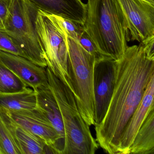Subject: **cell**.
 Masks as SVG:
<instances>
[{
    "label": "cell",
    "mask_w": 154,
    "mask_h": 154,
    "mask_svg": "<svg viewBox=\"0 0 154 154\" xmlns=\"http://www.w3.org/2000/svg\"><path fill=\"white\" fill-rule=\"evenodd\" d=\"M26 87L18 77L0 62V94L16 92Z\"/></svg>",
    "instance_id": "17"
},
{
    "label": "cell",
    "mask_w": 154,
    "mask_h": 154,
    "mask_svg": "<svg viewBox=\"0 0 154 154\" xmlns=\"http://www.w3.org/2000/svg\"><path fill=\"white\" fill-rule=\"evenodd\" d=\"M0 154H21L1 110Z\"/></svg>",
    "instance_id": "18"
},
{
    "label": "cell",
    "mask_w": 154,
    "mask_h": 154,
    "mask_svg": "<svg viewBox=\"0 0 154 154\" xmlns=\"http://www.w3.org/2000/svg\"><path fill=\"white\" fill-rule=\"evenodd\" d=\"M154 76L145 90L139 105L128 121L121 136L117 154H129L135 137L151 110L154 109Z\"/></svg>",
    "instance_id": "11"
},
{
    "label": "cell",
    "mask_w": 154,
    "mask_h": 154,
    "mask_svg": "<svg viewBox=\"0 0 154 154\" xmlns=\"http://www.w3.org/2000/svg\"><path fill=\"white\" fill-rule=\"evenodd\" d=\"M36 25L45 51L47 67L73 94L66 34L48 13L40 10H38Z\"/></svg>",
    "instance_id": "6"
},
{
    "label": "cell",
    "mask_w": 154,
    "mask_h": 154,
    "mask_svg": "<svg viewBox=\"0 0 154 154\" xmlns=\"http://www.w3.org/2000/svg\"><path fill=\"white\" fill-rule=\"evenodd\" d=\"M143 1L147 2H149L151 4H154V0H143Z\"/></svg>",
    "instance_id": "24"
},
{
    "label": "cell",
    "mask_w": 154,
    "mask_h": 154,
    "mask_svg": "<svg viewBox=\"0 0 154 154\" xmlns=\"http://www.w3.org/2000/svg\"><path fill=\"white\" fill-rule=\"evenodd\" d=\"M116 70L115 60L103 59L94 62L93 87L95 126L101 122L107 112L114 89Z\"/></svg>",
    "instance_id": "7"
},
{
    "label": "cell",
    "mask_w": 154,
    "mask_h": 154,
    "mask_svg": "<svg viewBox=\"0 0 154 154\" xmlns=\"http://www.w3.org/2000/svg\"><path fill=\"white\" fill-rule=\"evenodd\" d=\"M38 10L29 0H11L3 28L0 31L10 37L27 59L47 67L45 51L36 25Z\"/></svg>",
    "instance_id": "4"
},
{
    "label": "cell",
    "mask_w": 154,
    "mask_h": 154,
    "mask_svg": "<svg viewBox=\"0 0 154 154\" xmlns=\"http://www.w3.org/2000/svg\"><path fill=\"white\" fill-rule=\"evenodd\" d=\"M48 14L56 15L83 26L87 16V5L81 0H29Z\"/></svg>",
    "instance_id": "12"
},
{
    "label": "cell",
    "mask_w": 154,
    "mask_h": 154,
    "mask_svg": "<svg viewBox=\"0 0 154 154\" xmlns=\"http://www.w3.org/2000/svg\"><path fill=\"white\" fill-rule=\"evenodd\" d=\"M67 40L73 94L77 107L87 125H94L95 103L93 75L95 58L77 40L67 36Z\"/></svg>",
    "instance_id": "5"
},
{
    "label": "cell",
    "mask_w": 154,
    "mask_h": 154,
    "mask_svg": "<svg viewBox=\"0 0 154 154\" xmlns=\"http://www.w3.org/2000/svg\"><path fill=\"white\" fill-rule=\"evenodd\" d=\"M0 110L21 154H55L42 139L15 122L3 109Z\"/></svg>",
    "instance_id": "13"
},
{
    "label": "cell",
    "mask_w": 154,
    "mask_h": 154,
    "mask_svg": "<svg viewBox=\"0 0 154 154\" xmlns=\"http://www.w3.org/2000/svg\"><path fill=\"white\" fill-rule=\"evenodd\" d=\"M48 14L67 36L79 41L81 35L84 31L83 26L59 16Z\"/></svg>",
    "instance_id": "19"
},
{
    "label": "cell",
    "mask_w": 154,
    "mask_h": 154,
    "mask_svg": "<svg viewBox=\"0 0 154 154\" xmlns=\"http://www.w3.org/2000/svg\"><path fill=\"white\" fill-rule=\"evenodd\" d=\"M154 76V59L147 57L142 43L128 47L116 61L112 96L104 118L95 126L96 142L106 153L117 154L123 129Z\"/></svg>",
    "instance_id": "1"
},
{
    "label": "cell",
    "mask_w": 154,
    "mask_h": 154,
    "mask_svg": "<svg viewBox=\"0 0 154 154\" xmlns=\"http://www.w3.org/2000/svg\"><path fill=\"white\" fill-rule=\"evenodd\" d=\"M0 62L13 72L27 87L35 91L48 85L46 67L20 56L0 51Z\"/></svg>",
    "instance_id": "10"
},
{
    "label": "cell",
    "mask_w": 154,
    "mask_h": 154,
    "mask_svg": "<svg viewBox=\"0 0 154 154\" xmlns=\"http://www.w3.org/2000/svg\"><path fill=\"white\" fill-rule=\"evenodd\" d=\"M154 154V109L148 114L138 131L129 154Z\"/></svg>",
    "instance_id": "16"
},
{
    "label": "cell",
    "mask_w": 154,
    "mask_h": 154,
    "mask_svg": "<svg viewBox=\"0 0 154 154\" xmlns=\"http://www.w3.org/2000/svg\"><path fill=\"white\" fill-rule=\"evenodd\" d=\"M37 108L41 110L52 123L58 135V154H63L65 144L64 129L57 103L49 85L37 90Z\"/></svg>",
    "instance_id": "14"
},
{
    "label": "cell",
    "mask_w": 154,
    "mask_h": 154,
    "mask_svg": "<svg viewBox=\"0 0 154 154\" xmlns=\"http://www.w3.org/2000/svg\"><path fill=\"white\" fill-rule=\"evenodd\" d=\"M142 44L147 57L154 59V37L148 39Z\"/></svg>",
    "instance_id": "23"
},
{
    "label": "cell",
    "mask_w": 154,
    "mask_h": 154,
    "mask_svg": "<svg viewBox=\"0 0 154 154\" xmlns=\"http://www.w3.org/2000/svg\"><path fill=\"white\" fill-rule=\"evenodd\" d=\"M37 107L36 91L27 87L22 91L0 94V108L7 110L32 109Z\"/></svg>",
    "instance_id": "15"
},
{
    "label": "cell",
    "mask_w": 154,
    "mask_h": 154,
    "mask_svg": "<svg viewBox=\"0 0 154 154\" xmlns=\"http://www.w3.org/2000/svg\"><path fill=\"white\" fill-rule=\"evenodd\" d=\"M46 70L48 85L57 103L63 124V154H94L98 149V143L79 112L73 94L48 67Z\"/></svg>",
    "instance_id": "3"
},
{
    "label": "cell",
    "mask_w": 154,
    "mask_h": 154,
    "mask_svg": "<svg viewBox=\"0 0 154 154\" xmlns=\"http://www.w3.org/2000/svg\"><path fill=\"white\" fill-rule=\"evenodd\" d=\"M0 51L20 56L27 58L24 52L14 43L10 37L4 32L1 31Z\"/></svg>",
    "instance_id": "20"
},
{
    "label": "cell",
    "mask_w": 154,
    "mask_h": 154,
    "mask_svg": "<svg viewBox=\"0 0 154 154\" xmlns=\"http://www.w3.org/2000/svg\"><path fill=\"white\" fill-rule=\"evenodd\" d=\"M78 42L87 52L94 57L95 61L107 59L100 53L95 44L85 30L81 35Z\"/></svg>",
    "instance_id": "21"
},
{
    "label": "cell",
    "mask_w": 154,
    "mask_h": 154,
    "mask_svg": "<svg viewBox=\"0 0 154 154\" xmlns=\"http://www.w3.org/2000/svg\"><path fill=\"white\" fill-rule=\"evenodd\" d=\"M126 16L131 39L143 43L154 37V5L143 0H119Z\"/></svg>",
    "instance_id": "8"
},
{
    "label": "cell",
    "mask_w": 154,
    "mask_h": 154,
    "mask_svg": "<svg viewBox=\"0 0 154 154\" xmlns=\"http://www.w3.org/2000/svg\"><path fill=\"white\" fill-rule=\"evenodd\" d=\"M84 29L101 54L117 61L130 40L128 21L119 0H88Z\"/></svg>",
    "instance_id": "2"
},
{
    "label": "cell",
    "mask_w": 154,
    "mask_h": 154,
    "mask_svg": "<svg viewBox=\"0 0 154 154\" xmlns=\"http://www.w3.org/2000/svg\"><path fill=\"white\" fill-rule=\"evenodd\" d=\"M3 109L15 122L38 136L53 149L55 154H58V135L50 121L41 110L37 107L32 109L13 111Z\"/></svg>",
    "instance_id": "9"
},
{
    "label": "cell",
    "mask_w": 154,
    "mask_h": 154,
    "mask_svg": "<svg viewBox=\"0 0 154 154\" xmlns=\"http://www.w3.org/2000/svg\"><path fill=\"white\" fill-rule=\"evenodd\" d=\"M11 0H0V29L3 28Z\"/></svg>",
    "instance_id": "22"
}]
</instances>
